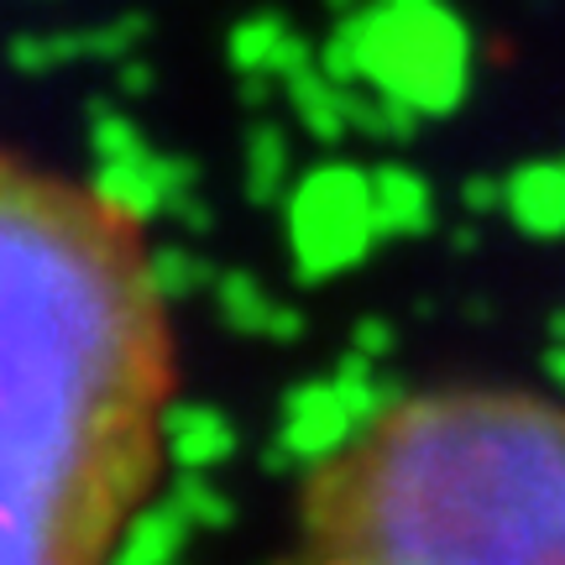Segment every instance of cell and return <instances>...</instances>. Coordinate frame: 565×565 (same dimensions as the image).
Wrapping results in <instances>:
<instances>
[{
	"mask_svg": "<svg viewBox=\"0 0 565 565\" xmlns=\"http://www.w3.org/2000/svg\"><path fill=\"white\" fill-rule=\"evenodd\" d=\"M278 565H565V398L408 387L294 487Z\"/></svg>",
	"mask_w": 565,
	"mask_h": 565,
	"instance_id": "7a4b0ae2",
	"label": "cell"
},
{
	"mask_svg": "<svg viewBox=\"0 0 565 565\" xmlns=\"http://www.w3.org/2000/svg\"><path fill=\"white\" fill-rule=\"evenodd\" d=\"M179 320L137 204L0 147V565H116L162 487Z\"/></svg>",
	"mask_w": 565,
	"mask_h": 565,
	"instance_id": "6da1fadb",
	"label": "cell"
}]
</instances>
